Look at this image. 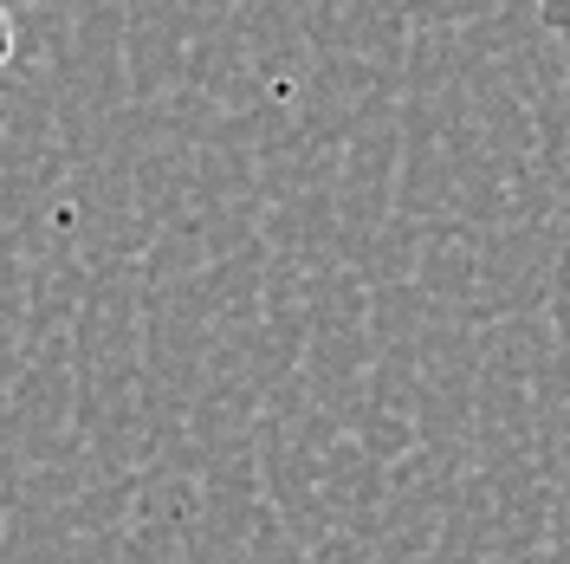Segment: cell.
<instances>
[{
    "instance_id": "6da1fadb",
    "label": "cell",
    "mask_w": 570,
    "mask_h": 564,
    "mask_svg": "<svg viewBox=\"0 0 570 564\" xmlns=\"http://www.w3.org/2000/svg\"><path fill=\"white\" fill-rule=\"evenodd\" d=\"M532 7H538V20H544L551 33L570 39V0H532Z\"/></svg>"
},
{
    "instance_id": "7a4b0ae2",
    "label": "cell",
    "mask_w": 570,
    "mask_h": 564,
    "mask_svg": "<svg viewBox=\"0 0 570 564\" xmlns=\"http://www.w3.org/2000/svg\"><path fill=\"white\" fill-rule=\"evenodd\" d=\"M13 59V20H7V0H0V66Z\"/></svg>"
}]
</instances>
